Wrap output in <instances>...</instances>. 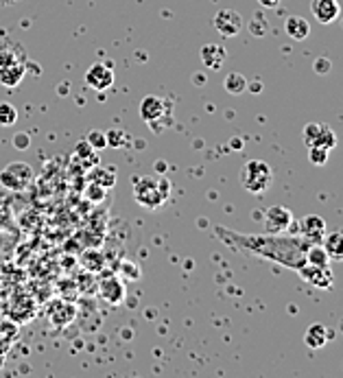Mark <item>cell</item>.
Returning <instances> with one entry per match:
<instances>
[{
	"label": "cell",
	"instance_id": "13",
	"mask_svg": "<svg viewBox=\"0 0 343 378\" xmlns=\"http://www.w3.org/2000/svg\"><path fill=\"white\" fill-rule=\"evenodd\" d=\"M310 11L317 18V22L330 24L341 16V5H339V0H312Z\"/></svg>",
	"mask_w": 343,
	"mask_h": 378
},
{
	"label": "cell",
	"instance_id": "16",
	"mask_svg": "<svg viewBox=\"0 0 343 378\" xmlns=\"http://www.w3.org/2000/svg\"><path fill=\"white\" fill-rule=\"evenodd\" d=\"M225 57H227V53H225V48L219 46V44H206V46L202 48V62H204L206 68L219 70V68L223 66V62H225Z\"/></svg>",
	"mask_w": 343,
	"mask_h": 378
},
{
	"label": "cell",
	"instance_id": "10",
	"mask_svg": "<svg viewBox=\"0 0 343 378\" xmlns=\"http://www.w3.org/2000/svg\"><path fill=\"white\" fill-rule=\"evenodd\" d=\"M99 296L107 302V304H121L125 300V284L119 276H107L99 282Z\"/></svg>",
	"mask_w": 343,
	"mask_h": 378
},
{
	"label": "cell",
	"instance_id": "12",
	"mask_svg": "<svg viewBox=\"0 0 343 378\" xmlns=\"http://www.w3.org/2000/svg\"><path fill=\"white\" fill-rule=\"evenodd\" d=\"M300 276L317 288H330L332 278H334L332 271H330V265L328 267H315V265H308V263L300 269Z\"/></svg>",
	"mask_w": 343,
	"mask_h": 378
},
{
	"label": "cell",
	"instance_id": "7",
	"mask_svg": "<svg viewBox=\"0 0 343 378\" xmlns=\"http://www.w3.org/2000/svg\"><path fill=\"white\" fill-rule=\"evenodd\" d=\"M85 83L90 85L92 90L103 92L114 85V70L107 62H97L88 70H85Z\"/></svg>",
	"mask_w": 343,
	"mask_h": 378
},
{
	"label": "cell",
	"instance_id": "26",
	"mask_svg": "<svg viewBox=\"0 0 343 378\" xmlns=\"http://www.w3.org/2000/svg\"><path fill=\"white\" fill-rule=\"evenodd\" d=\"M105 136H107V147L123 149V147H129V142H131L125 131H107Z\"/></svg>",
	"mask_w": 343,
	"mask_h": 378
},
{
	"label": "cell",
	"instance_id": "17",
	"mask_svg": "<svg viewBox=\"0 0 343 378\" xmlns=\"http://www.w3.org/2000/svg\"><path fill=\"white\" fill-rule=\"evenodd\" d=\"M326 254L330 260H334V263H343V234H326L324 241H322Z\"/></svg>",
	"mask_w": 343,
	"mask_h": 378
},
{
	"label": "cell",
	"instance_id": "29",
	"mask_svg": "<svg viewBox=\"0 0 343 378\" xmlns=\"http://www.w3.org/2000/svg\"><path fill=\"white\" fill-rule=\"evenodd\" d=\"M28 144H31V136H28L26 131H20V134H16L13 136V147L16 149H20V151H24Z\"/></svg>",
	"mask_w": 343,
	"mask_h": 378
},
{
	"label": "cell",
	"instance_id": "23",
	"mask_svg": "<svg viewBox=\"0 0 343 378\" xmlns=\"http://www.w3.org/2000/svg\"><path fill=\"white\" fill-rule=\"evenodd\" d=\"M85 142H88L94 151H101V149H105V147H107V136H105V131L92 129L88 136H85Z\"/></svg>",
	"mask_w": 343,
	"mask_h": 378
},
{
	"label": "cell",
	"instance_id": "27",
	"mask_svg": "<svg viewBox=\"0 0 343 378\" xmlns=\"http://www.w3.org/2000/svg\"><path fill=\"white\" fill-rule=\"evenodd\" d=\"M328 156H330V151L326 147H308V160L312 164L324 166L328 162Z\"/></svg>",
	"mask_w": 343,
	"mask_h": 378
},
{
	"label": "cell",
	"instance_id": "31",
	"mask_svg": "<svg viewBox=\"0 0 343 378\" xmlns=\"http://www.w3.org/2000/svg\"><path fill=\"white\" fill-rule=\"evenodd\" d=\"M258 3H261L265 9H273V7H278V5H280V0H258Z\"/></svg>",
	"mask_w": 343,
	"mask_h": 378
},
{
	"label": "cell",
	"instance_id": "5",
	"mask_svg": "<svg viewBox=\"0 0 343 378\" xmlns=\"http://www.w3.org/2000/svg\"><path fill=\"white\" fill-rule=\"evenodd\" d=\"M24 64L16 60L11 48H0V83L7 88H16L24 77Z\"/></svg>",
	"mask_w": 343,
	"mask_h": 378
},
{
	"label": "cell",
	"instance_id": "20",
	"mask_svg": "<svg viewBox=\"0 0 343 378\" xmlns=\"http://www.w3.org/2000/svg\"><path fill=\"white\" fill-rule=\"evenodd\" d=\"M247 77H243L241 72H230L225 77V90L230 94H241L247 90Z\"/></svg>",
	"mask_w": 343,
	"mask_h": 378
},
{
	"label": "cell",
	"instance_id": "28",
	"mask_svg": "<svg viewBox=\"0 0 343 378\" xmlns=\"http://www.w3.org/2000/svg\"><path fill=\"white\" fill-rule=\"evenodd\" d=\"M249 31L254 33V36H265L267 33V20L261 16V14H256L254 16V20H251V24H249Z\"/></svg>",
	"mask_w": 343,
	"mask_h": 378
},
{
	"label": "cell",
	"instance_id": "18",
	"mask_svg": "<svg viewBox=\"0 0 343 378\" xmlns=\"http://www.w3.org/2000/svg\"><path fill=\"white\" fill-rule=\"evenodd\" d=\"M306 263L308 265H315V267H328L330 265V258L324 249L322 243H312L306 252Z\"/></svg>",
	"mask_w": 343,
	"mask_h": 378
},
{
	"label": "cell",
	"instance_id": "1",
	"mask_svg": "<svg viewBox=\"0 0 343 378\" xmlns=\"http://www.w3.org/2000/svg\"><path fill=\"white\" fill-rule=\"evenodd\" d=\"M214 232L223 243L232 245L239 252L254 254L295 271H300L306 265V252L312 245L302 234L295 237V234H284V232L282 234H267V232L265 234H241V232L227 230L221 225L214 227Z\"/></svg>",
	"mask_w": 343,
	"mask_h": 378
},
{
	"label": "cell",
	"instance_id": "14",
	"mask_svg": "<svg viewBox=\"0 0 343 378\" xmlns=\"http://www.w3.org/2000/svg\"><path fill=\"white\" fill-rule=\"evenodd\" d=\"M332 337H334V333L328 330L324 324H310L306 335H304V341H306V345L310 347V350H320V347H324Z\"/></svg>",
	"mask_w": 343,
	"mask_h": 378
},
{
	"label": "cell",
	"instance_id": "30",
	"mask_svg": "<svg viewBox=\"0 0 343 378\" xmlns=\"http://www.w3.org/2000/svg\"><path fill=\"white\" fill-rule=\"evenodd\" d=\"M312 68H315L317 75H326V72H330L332 64H330V60H326V57H320V60H315V64H312Z\"/></svg>",
	"mask_w": 343,
	"mask_h": 378
},
{
	"label": "cell",
	"instance_id": "3",
	"mask_svg": "<svg viewBox=\"0 0 343 378\" xmlns=\"http://www.w3.org/2000/svg\"><path fill=\"white\" fill-rule=\"evenodd\" d=\"M271 182H273V168L263 160H249L241 168V186L247 193L261 195L271 186Z\"/></svg>",
	"mask_w": 343,
	"mask_h": 378
},
{
	"label": "cell",
	"instance_id": "21",
	"mask_svg": "<svg viewBox=\"0 0 343 378\" xmlns=\"http://www.w3.org/2000/svg\"><path fill=\"white\" fill-rule=\"evenodd\" d=\"M18 121V109L11 103H0V125L9 127Z\"/></svg>",
	"mask_w": 343,
	"mask_h": 378
},
{
	"label": "cell",
	"instance_id": "2",
	"mask_svg": "<svg viewBox=\"0 0 343 378\" xmlns=\"http://www.w3.org/2000/svg\"><path fill=\"white\" fill-rule=\"evenodd\" d=\"M170 188L166 180H156V178H140L134 186V197L142 208L147 210H158L166 201Z\"/></svg>",
	"mask_w": 343,
	"mask_h": 378
},
{
	"label": "cell",
	"instance_id": "25",
	"mask_svg": "<svg viewBox=\"0 0 343 378\" xmlns=\"http://www.w3.org/2000/svg\"><path fill=\"white\" fill-rule=\"evenodd\" d=\"M320 134H322V125L320 123H308L304 127V142H306V147H315L317 140H320Z\"/></svg>",
	"mask_w": 343,
	"mask_h": 378
},
{
	"label": "cell",
	"instance_id": "8",
	"mask_svg": "<svg viewBox=\"0 0 343 378\" xmlns=\"http://www.w3.org/2000/svg\"><path fill=\"white\" fill-rule=\"evenodd\" d=\"M170 109V103L164 101L162 97H156V94H149L142 99L140 103V116H142V121L149 123L151 127L166 116V112Z\"/></svg>",
	"mask_w": 343,
	"mask_h": 378
},
{
	"label": "cell",
	"instance_id": "22",
	"mask_svg": "<svg viewBox=\"0 0 343 378\" xmlns=\"http://www.w3.org/2000/svg\"><path fill=\"white\" fill-rule=\"evenodd\" d=\"M315 147H326L328 151H332L337 147V136L328 125H322V134H320V140Z\"/></svg>",
	"mask_w": 343,
	"mask_h": 378
},
{
	"label": "cell",
	"instance_id": "19",
	"mask_svg": "<svg viewBox=\"0 0 343 378\" xmlns=\"http://www.w3.org/2000/svg\"><path fill=\"white\" fill-rule=\"evenodd\" d=\"M81 265H83V269H85V271L97 274V271H101V269H103L105 260H103V256H101L99 252L88 249V252H83V256H81Z\"/></svg>",
	"mask_w": 343,
	"mask_h": 378
},
{
	"label": "cell",
	"instance_id": "11",
	"mask_svg": "<svg viewBox=\"0 0 343 378\" xmlns=\"http://www.w3.org/2000/svg\"><path fill=\"white\" fill-rule=\"evenodd\" d=\"M300 234L308 243H322L326 237V221L320 215H308L300 221Z\"/></svg>",
	"mask_w": 343,
	"mask_h": 378
},
{
	"label": "cell",
	"instance_id": "33",
	"mask_svg": "<svg viewBox=\"0 0 343 378\" xmlns=\"http://www.w3.org/2000/svg\"><path fill=\"white\" fill-rule=\"evenodd\" d=\"M3 3H13V0H3Z\"/></svg>",
	"mask_w": 343,
	"mask_h": 378
},
{
	"label": "cell",
	"instance_id": "4",
	"mask_svg": "<svg viewBox=\"0 0 343 378\" xmlns=\"http://www.w3.org/2000/svg\"><path fill=\"white\" fill-rule=\"evenodd\" d=\"M0 184L9 190H26L33 184V168L26 162H11L0 171Z\"/></svg>",
	"mask_w": 343,
	"mask_h": 378
},
{
	"label": "cell",
	"instance_id": "9",
	"mask_svg": "<svg viewBox=\"0 0 343 378\" xmlns=\"http://www.w3.org/2000/svg\"><path fill=\"white\" fill-rule=\"evenodd\" d=\"M214 28H217V33L223 36V38H234V36L241 33L243 18L234 9H221L214 16Z\"/></svg>",
	"mask_w": 343,
	"mask_h": 378
},
{
	"label": "cell",
	"instance_id": "6",
	"mask_svg": "<svg viewBox=\"0 0 343 378\" xmlns=\"http://www.w3.org/2000/svg\"><path fill=\"white\" fill-rule=\"evenodd\" d=\"M265 232L267 234H282V232H287L293 223V215L289 208L284 206H271L265 210Z\"/></svg>",
	"mask_w": 343,
	"mask_h": 378
},
{
	"label": "cell",
	"instance_id": "15",
	"mask_svg": "<svg viewBox=\"0 0 343 378\" xmlns=\"http://www.w3.org/2000/svg\"><path fill=\"white\" fill-rule=\"evenodd\" d=\"M284 31H287L289 38H293L295 42H304L310 36V24L302 16H289L287 22H284Z\"/></svg>",
	"mask_w": 343,
	"mask_h": 378
},
{
	"label": "cell",
	"instance_id": "24",
	"mask_svg": "<svg viewBox=\"0 0 343 378\" xmlns=\"http://www.w3.org/2000/svg\"><path fill=\"white\" fill-rule=\"evenodd\" d=\"M119 271H121V276H123L125 280H131V282H136V280H140V278H142L140 267H138L136 263H131V260H123Z\"/></svg>",
	"mask_w": 343,
	"mask_h": 378
},
{
	"label": "cell",
	"instance_id": "32",
	"mask_svg": "<svg viewBox=\"0 0 343 378\" xmlns=\"http://www.w3.org/2000/svg\"><path fill=\"white\" fill-rule=\"evenodd\" d=\"M247 85H249V83H247ZM249 88H251L254 92H261V90H263V85H261V83H251Z\"/></svg>",
	"mask_w": 343,
	"mask_h": 378
}]
</instances>
